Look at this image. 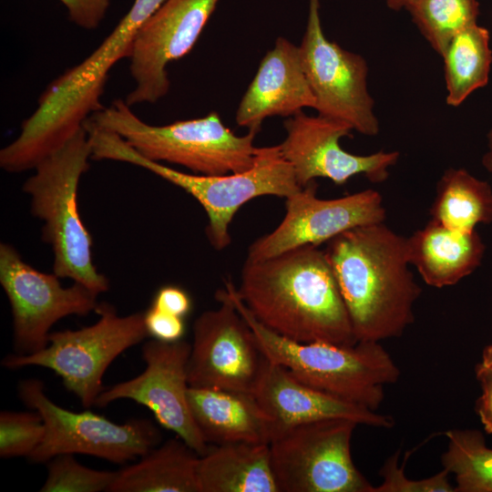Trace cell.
Here are the masks:
<instances>
[{
    "instance_id": "obj_1",
    "label": "cell",
    "mask_w": 492,
    "mask_h": 492,
    "mask_svg": "<svg viewBox=\"0 0 492 492\" xmlns=\"http://www.w3.org/2000/svg\"><path fill=\"white\" fill-rule=\"evenodd\" d=\"M237 293L272 332L301 343H357L324 251L304 245L260 261L246 259Z\"/></svg>"
},
{
    "instance_id": "obj_2",
    "label": "cell",
    "mask_w": 492,
    "mask_h": 492,
    "mask_svg": "<svg viewBox=\"0 0 492 492\" xmlns=\"http://www.w3.org/2000/svg\"><path fill=\"white\" fill-rule=\"evenodd\" d=\"M324 253L357 342L400 337L414 323L422 290L409 268L406 237L376 222L340 233Z\"/></svg>"
},
{
    "instance_id": "obj_3",
    "label": "cell",
    "mask_w": 492,
    "mask_h": 492,
    "mask_svg": "<svg viewBox=\"0 0 492 492\" xmlns=\"http://www.w3.org/2000/svg\"><path fill=\"white\" fill-rule=\"evenodd\" d=\"M166 0H134L104 41L82 62L49 83L18 136L0 150V167L10 173L33 169L61 147L104 106L101 97L110 69L129 57L135 36Z\"/></svg>"
},
{
    "instance_id": "obj_4",
    "label": "cell",
    "mask_w": 492,
    "mask_h": 492,
    "mask_svg": "<svg viewBox=\"0 0 492 492\" xmlns=\"http://www.w3.org/2000/svg\"><path fill=\"white\" fill-rule=\"evenodd\" d=\"M87 134L92 159L121 161L143 168L192 196L207 214L205 232L218 251L231 244L230 225L242 205L261 196L286 199L302 189L279 145L260 148L254 165L247 170L207 176L182 172L145 159L120 136L98 126H89Z\"/></svg>"
},
{
    "instance_id": "obj_5",
    "label": "cell",
    "mask_w": 492,
    "mask_h": 492,
    "mask_svg": "<svg viewBox=\"0 0 492 492\" xmlns=\"http://www.w3.org/2000/svg\"><path fill=\"white\" fill-rule=\"evenodd\" d=\"M91 147L83 127L33 169L22 190L32 215L43 221L42 240L53 251V273L71 279L98 294L109 288L93 259V238L81 220L77 192L89 169Z\"/></svg>"
},
{
    "instance_id": "obj_6",
    "label": "cell",
    "mask_w": 492,
    "mask_h": 492,
    "mask_svg": "<svg viewBox=\"0 0 492 492\" xmlns=\"http://www.w3.org/2000/svg\"><path fill=\"white\" fill-rule=\"evenodd\" d=\"M224 288L269 361L284 367L300 382L377 411L384 398V386L398 381L400 369L380 342L346 346L285 338L251 314L232 282L226 281Z\"/></svg>"
},
{
    "instance_id": "obj_7",
    "label": "cell",
    "mask_w": 492,
    "mask_h": 492,
    "mask_svg": "<svg viewBox=\"0 0 492 492\" xmlns=\"http://www.w3.org/2000/svg\"><path fill=\"white\" fill-rule=\"evenodd\" d=\"M88 119L120 136L143 158L182 166L194 174L217 176L247 170L260 150L254 146L256 133L236 135L217 112L156 126L139 118L125 99L118 98Z\"/></svg>"
},
{
    "instance_id": "obj_8",
    "label": "cell",
    "mask_w": 492,
    "mask_h": 492,
    "mask_svg": "<svg viewBox=\"0 0 492 492\" xmlns=\"http://www.w3.org/2000/svg\"><path fill=\"white\" fill-rule=\"evenodd\" d=\"M97 321L77 330L49 334L47 345L31 354H8L2 365L9 369L42 366L55 372L67 391L89 408L105 389L102 378L123 352L147 338L144 313L120 316L108 302H99Z\"/></svg>"
},
{
    "instance_id": "obj_9",
    "label": "cell",
    "mask_w": 492,
    "mask_h": 492,
    "mask_svg": "<svg viewBox=\"0 0 492 492\" xmlns=\"http://www.w3.org/2000/svg\"><path fill=\"white\" fill-rule=\"evenodd\" d=\"M357 425L330 418L277 433L269 446L279 492H374L351 454Z\"/></svg>"
},
{
    "instance_id": "obj_10",
    "label": "cell",
    "mask_w": 492,
    "mask_h": 492,
    "mask_svg": "<svg viewBox=\"0 0 492 492\" xmlns=\"http://www.w3.org/2000/svg\"><path fill=\"white\" fill-rule=\"evenodd\" d=\"M36 378L22 380L19 399L43 418L46 432L42 442L27 457L33 463L48 462L64 454L94 456L124 464L141 457L159 445L161 435L147 419L117 424L91 411L73 412L54 403Z\"/></svg>"
},
{
    "instance_id": "obj_11",
    "label": "cell",
    "mask_w": 492,
    "mask_h": 492,
    "mask_svg": "<svg viewBox=\"0 0 492 492\" xmlns=\"http://www.w3.org/2000/svg\"><path fill=\"white\" fill-rule=\"evenodd\" d=\"M215 298L220 306L200 313L192 325L189 384L254 395L270 361L225 288Z\"/></svg>"
},
{
    "instance_id": "obj_12",
    "label": "cell",
    "mask_w": 492,
    "mask_h": 492,
    "mask_svg": "<svg viewBox=\"0 0 492 492\" xmlns=\"http://www.w3.org/2000/svg\"><path fill=\"white\" fill-rule=\"evenodd\" d=\"M59 279L28 264L13 245L0 244V284L11 308L15 354L44 349L60 319L96 312L97 292L76 282L64 287Z\"/></svg>"
},
{
    "instance_id": "obj_13",
    "label": "cell",
    "mask_w": 492,
    "mask_h": 492,
    "mask_svg": "<svg viewBox=\"0 0 492 492\" xmlns=\"http://www.w3.org/2000/svg\"><path fill=\"white\" fill-rule=\"evenodd\" d=\"M299 48L318 114L346 122L363 135H377L380 126L367 88V63L362 56L325 36L320 0H309L306 28Z\"/></svg>"
},
{
    "instance_id": "obj_14",
    "label": "cell",
    "mask_w": 492,
    "mask_h": 492,
    "mask_svg": "<svg viewBox=\"0 0 492 492\" xmlns=\"http://www.w3.org/2000/svg\"><path fill=\"white\" fill-rule=\"evenodd\" d=\"M191 343L156 339L142 345L145 370L138 376L105 388L95 405L128 399L149 408L158 423L202 456L209 444L201 436L188 403V362Z\"/></svg>"
},
{
    "instance_id": "obj_15",
    "label": "cell",
    "mask_w": 492,
    "mask_h": 492,
    "mask_svg": "<svg viewBox=\"0 0 492 492\" xmlns=\"http://www.w3.org/2000/svg\"><path fill=\"white\" fill-rule=\"evenodd\" d=\"M220 0H166L137 33L129 56L132 107L156 103L170 87L168 66L195 46Z\"/></svg>"
},
{
    "instance_id": "obj_16",
    "label": "cell",
    "mask_w": 492,
    "mask_h": 492,
    "mask_svg": "<svg viewBox=\"0 0 492 492\" xmlns=\"http://www.w3.org/2000/svg\"><path fill=\"white\" fill-rule=\"evenodd\" d=\"M317 187L313 180L286 198L282 220L251 244L246 259L264 260L304 245L319 247L347 230L386 219L377 190L369 189L323 200L316 196Z\"/></svg>"
},
{
    "instance_id": "obj_17",
    "label": "cell",
    "mask_w": 492,
    "mask_h": 492,
    "mask_svg": "<svg viewBox=\"0 0 492 492\" xmlns=\"http://www.w3.org/2000/svg\"><path fill=\"white\" fill-rule=\"evenodd\" d=\"M283 127L286 137L279 144L280 151L292 166L302 188L317 178L343 185L360 174L373 183H381L387 179L390 168L400 157L398 151L380 150L370 155L346 151L341 147L340 139L350 136L353 128L346 122L319 114L309 116L301 111L289 117Z\"/></svg>"
},
{
    "instance_id": "obj_18",
    "label": "cell",
    "mask_w": 492,
    "mask_h": 492,
    "mask_svg": "<svg viewBox=\"0 0 492 492\" xmlns=\"http://www.w3.org/2000/svg\"><path fill=\"white\" fill-rule=\"evenodd\" d=\"M254 395L272 420L273 436L294 425L330 418L349 419L379 428L395 425L393 416L309 386L272 362L266 366Z\"/></svg>"
},
{
    "instance_id": "obj_19",
    "label": "cell",
    "mask_w": 492,
    "mask_h": 492,
    "mask_svg": "<svg viewBox=\"0 0 492 492\" xmlns=\"http://www.w3.org/2000/svg\"><path fill=\"white\" fill-rule=\"evenodd\" d=\"M316 104L299 46L281 36L261 59L235 116L238 126L258 133L265 118L292 117Z\"/></svg>"
},
{
    "instance_id": "obj_20",
    "label": "cell",
    "mask_w": 492,
    "mask_h": 492,
    "mask_svg": "<svg viewBox=\"0 0 492 492\" xmlns=\"http://www.w3.org/2000/svg\"><path fill=\"white\" fill-rule=\"evenodd\" d=\"M188 403L207 444H270L272 439V420L251 393L190 386Z\"/></svg>"
},
{
    "instance_id": "obj_21",
    "label": "cell",
    "mask_w": 492,
    "mask_h": 492,
    "mask_svg": "<svg viewBox=\"0 0 492 492\" xmlns=\"http://www.w3.org/2000/svg\"><path fill=\"white\" fill-rule=\"evenodd\" d=\"M407 257L425 284L458 283L482 263L486 244L477 230L459 231L430 220L406 238Z\"/></svg>"
},
{
    "instance_id": "obj_22",
    "label": "cell",
    "mask_w": 492,
    "mask_h": 492,
    "mask_svg": "<svg viewBox=\"0 0 492 492\" xmlns=\"http://www.w3.org/2000/svg\"><path fill=\"white\" fill-rule=\"evenodd\" d=\"M200 492H279L269 444L209 445L200 456Z\"/></svg>"
},
{
    "instance_id": "obj_23",
    "label": "cell",
    "mask_w": 492,
    "mask_h": 492,
    "mask_svg": "<svg viewBox=\"0 0 492 492\" xmlns=\"http://www.w3.org/2000/svg\"><path fill=\"white\" fill-rule=\"evenodd\" d=\"M200 455L181 438L165 441L117 471L110 492H200Z\"/></svg>"
},
{
    "instance_id": "obj_24",
    "label": "cell",
    "mask_w": 492,
    "mask_h": 492,
    "mask_svg": "<svg viewBox=\"0 0 492 492\" xmlns=\"http://www.w3.org/2000/svg\"><path fill=\"white\" fill-rule=\"evenodd\" d=\"M431 220L454 230L492 223V187L465 169L449 168L437 181Z\"/></svg>"
},
{
    "instance_id": "obj_25",
    "label": "cell",
    "mask_w": 492,
    "mask_h": 492,
    "mask_svg": "<svg viewBox=\"0 0 492 492\" xmlns=\"http://www.w3.org/2000/svg\"><path fill=\"white\" fill-rule=\"evenodd\" d=\"M442 57L446 103L458 107L488 83L492 65L489 31L477 23L464 28L451 39Z\"/></svg>"
},
{
    "instance_id": "obj_26",
    "label": "cell",
    "mask_w": 492,
    "mask_h": 492,
    "mask_svg": "<svg viewBox=\"0 0 492 492\" xmlns=\"http://www.w3.org/2000/svg\"><path fill=\"white\" fill-rule=\"evenodd\" d=\"M446 450L443 468L453 474L456 492H492V448L477 429L446 432Z\"/></svg>"
},
{
    "instance_id": "obj_27",
    "label": "cell",
    "mask_w": 492,
    "mask_h": 492,
    "mask_svg": "<svg viewBox=\"0 0 492 492\" xmlns=\"http://www.w3.org/2000/svg\"><path fill=\"white\" fill-rule=\"evenodd\" d=\"M431 47L442 56L451 39L477 23V0H412L405 8Z\"/></svg>"
},
{
    "instance_id": "obj_28",
    "label": "cell",
    "mask_w": 492,
    "mask_h": 492,
    "mask_svg": "<svg viewBox=\"0 0 492 492\" xmlns=\"http://www.w3.org/2000/svg\"><path fill=\"white\" fill-rule=\"evenodd\" d=\"M117 471L96 470L81 465L72 454L59 455L48 461L47 476L41 492L108 491Z\"/></svg>"
},
{
    "instance_id": "obj_29",
    "label": "cell",
    "mask_w": 492,
    "mask_h": 492,
    "mask_svg": "<svg viewBox=\"0 0 492 492\" xmlns=\"http://www.w3.org/2000/svg\"><path fill=\"white\" fill-rule=\"evenodd\" d=\"M46 427L42 416L32 412L0 413V456L28 457L42 442Z\"/></svg>"
},
{
    "instance_id": "obj_30",
    "label": "cell",
    "mask_w": 492,
    "mask_h": 492,
    "mask_svg": "<svg viewBox=\"0 0 492 492\" xmlns=\"http://www.w3.org/2000/svg\"><path fill=\"white\" fill-rule=\"evenodd\" d=\"M398 456L397 451L384 461L379 471L382 482L374 492H456L446 469L423 479H411L405 474V465L399 466Z\"/></svg>"
},
{
    "instance_id": "obj_31",
    "label": "cell",
    "mask_w": 492,
    "mask_h": 492,
    "mask_svg": "<svg viewBox=\"0 0 492 492\" xmlns=\"http://www.w3.org/2000/svg\"><path fill=\"white\" fill-rule=\"evenodd\" d=\"M144 323L148 335L162 342H177L185 333L184 318L161 311L150 305L144 312Z\"/></svg>"
},
{
    "instance_id": "obj_32",
    "label": "cell",
    "mask_w": 492,
    "mask_h": 492,
    "mask_svg": "<svg viewBox=\"0 0 492 492\" xmlns=\"http://www.w3.org/2000/svg\"><path fill=\"white\" fill-rule=\"evenodd\" d=\"M77 26L94 30L99 27L110 6V0H58Z\"/></svg>"
},
{
    "instance_id": "obj_33",
    "label": "cell",
    "mask_w": 492,
    "mask_h": 492,
    "mask_svg": "<svg viewBox=\"0 0 492 492\" xmlns=\"http://www.w3.org/2000/svg\"><path fill=\"white\" fill-rule=\"evenodd\" d=\"M151 305L185 319L191 311L192 301L188 292L180 286L166 284L156 292Z\"/></svg>"
},
{
    "instance_id": "obj_34",
    "label": "cell",
    "mask_w": 492,
    "mask_h": 492,
    "mask_svg": "<svg viewBox=\"0 0 492 492\" xmlns=\"http://www.w3.org/2000/svg\"><path fill=\"white\" fill-rule=\"evenodd\" d=\"M475 372L481 389L476 411L485 431L492 435V366L479 362Z\"/></svg>"
},
{
    "instance_id": "obj_35",
    "label": "cell",
    "mask_w": 492,
    "mask_h": 492,
    "mask_svg": "<svg viewBox=\"0 0 492 492\" xmlns=\"http://www.w3.org/2000/svg\"><path fill=\"white\" fill-rule=\"evenodd\" d=\"M481 163L486 170L492 173V128L487 134V150L482 157Z\"/></svg>"
},
{
    "instance_id": "obj_36",
    "label": "cell",
    "mask_w": 492,
    "mask_h": 492,
    "mask_svg": "<svg viewBox=\"0 0 492 492\" xmlns=\"http://www.w3.org/2000/svg\"><path fill=\"white\" fill-rule=\"evenodd\" d=\"M384 1H385V4L387 5V6L389 8H391L392 10H395V11H398V10H401L403 8H406L408 4L412 0H384Z\"/></svg>"
},
{
    "instance_id": "obj_37",
    "label": "cell",
    "mask_w": 492,
    "mask_h": 492,
    "mask_svg": "<svg viewBox=\"0 0 492 492\" xmlns=\"http://www.w3.org/2000/svg\"><path fill=\"white\" fill-rule=\"evenodd\" d=\"M480 363L492 366V344H488L483 349Z\"/></svg>"
}]
</instances>
